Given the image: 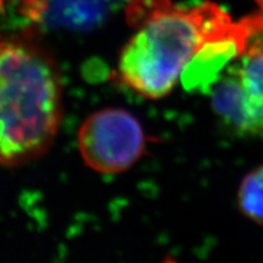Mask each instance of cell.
<instances>
[{"label":"cell","mask_w":263,"mask_h":263,"mask_svg":"<svg viewBox=\"0 0 263 263\" xmlns=\"http://www.w3.org/2000/svg\"><path fill=\"white\" fill-rule=\"evenodd\" d=\"M78 149L88 167L104 174L130 168L145 150V133L136 116L118 107L91 114L78 132Z\"/></svg>","instance_id":"cell-3"},{"label":"cell","mask_w":263,"mask_h":263,"mask_svg":"<svg viewBox=\"0 0 263 263\" xmlns=\"http://www.w3.org/2000/svg\"><path fill=\"white\" fill-rule=\"evenodd\" d=\"M246 18L236 21L234 27L223 34L207 39L184 68L180 81L189 91H211L222 72L236 58H241L249 44Z\"/></svg>","instance_id":"cell-4"},{"label":"cell","mask_w":263,"mask_h":263,"mask_svg":"<svg viewBox=\"0 0 263 263\" xmlns=\"http://www.w3.org/2000/svg\"><path fill=\"white\" fill-rule=\"evenodd\" d=\"M255 2H256V4L259 6V9L263 11V0H255Z\"/></svg>","instance_id":"cell-10"},{"label":"cell","mask_w":263,"mask_h":263,"mask_svg":"<svg viewBox=\"0 0 263 263\" xmlns=\"http://www.w3.org/2000/svg\"><path fill=\"white\" fill-rule=\"evenodd\" d=\"M62 111L52 59L31 42L0 37V164L20 166L47 153Z\"/></svg>","instance_id":"cell-2"},{"label":"cell","mask_w":263,"mask_h":263,"mask_svg":"<svg viewBox=\"0 0 263 263\" xmlns=\"http://www.w3.org/2000/svg\"><path fill=\"white\" fill-rule=\"evenodd\" d=\"M127 20L136 33L120 55L118 77L145 99L168 95L203 43L236 24L213 3L185 9L171 0H130Z\"/></svg>","instance_id":"cell-1"},{"label":"cell","mask_w":263,"mask_h":263,"mask_svg":"<svg viewBox=\"0 0 263 263\" xmlns=\"http://www.w3.org/2000/svg\"><path fill=\"white\" fill-rule=\"evenodd\" d=\"M44 0H0V14H12L33 24H42Z\"/></svg>","instance_id":"cell-9"},{"label":"cell","mask_w":263,"mask_h":263,"mask_svg":"<svg viewBox=\"0 0 263 263\" xmlns=\"http://www.w3.org/2000/svg\"><path fill=\"white\" fill-rule=\"evenodd\" d=\"M230 68L212 87V107L227 127L244 134L242 87L235 67Z\"/></svg>","instance_id":"cell-7"},{"label":"cell","mask_w":263,"mask_h":263,"mask_svg":"<svg viewBox=\"0 0 263 263\" xmlns=\"http://www.w3.org/2000/svg\"><path fill=\"white\" fill-rule=\"evenodd\" d=\"M238 206L245 217L263 224V164L244 177L238 192Z\"/></svg>","instance_id":"cell-8"},{"label":"cell","mask_w":263,"mask_h":263,"mask_svg":"<svg viewBox=\"0 0 263 263\" xmlns=\"http://www.w3.org/2000/svg\"><path fill=\"white\" fill-rule=\"evenodd\" d=\"M43 22L66 28L84 29L104 18L107 0H44Z\"/></svg>","instance_id":"cell-6"},{"label":"cell","mask_w":263,"mask_h":263,"mask_svg":"<svg viewBox=\"0 0 263 263\" xmlns=\"http://www.w3.org/2000/svg\"><path fill=\"white\" fill-rule=\"evenodd\" d=\"M242 87L244 136L263 134V51L248 50L234 66Z\"/></svg>","instance_id":"cell-5"}]
</instances>
